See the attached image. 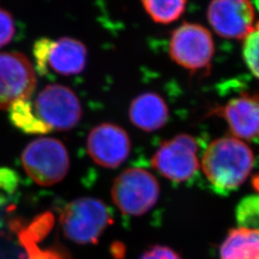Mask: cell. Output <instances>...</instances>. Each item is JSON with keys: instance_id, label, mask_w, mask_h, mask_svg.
I'll return each mask as SVG.
<instances>
[{"instance_id": "obj_1", "label": "cell", "mask_w": 259, "mask_h": 259, "mask_svg": "<svg viewBox=\"0 0 259 259\" xmlns=\"http://www.w3.org/2000/svg\"><path fill=\"white\" fill-rule=\"evenodd\" d=\"M254 164L251 149L237 138H221L212 141L204 152L202 167L213 187L222 192L243 185Z\"/></svg>"}, {"instance_id": "obj_2", "label": "cell", "mask_w": 259, "mask_h": 259, "mask_svg": "<svg viewBox=\"0 0 259 259\" xmlns=\"http://www.w3.org/2000/svg\"><path fill=\"white\" fill-rule=\"evenodd\" d=\"M112 219L107 204L96 198H79L65 205L60 223L65 237L76 244L97 243Z\"/></svg>"}, {"instance_id": "obj_3", "label": "cell", "mask_w": 259, "mask_h": 259, "mask_svg": "<svg viewBox=\"0 0 259 259\" xmlns=\"http://www.w3.org/2000/svg\"><path fill=\"white\" fill-rule=\"evenodd\" d=\"M28 176L36 184L51 186L63 181L70 167V158L64 143L52 138L30 142L21 155Z\"/></svg>"}, {"instance_id": "obj_4", "label": "cell", "mask_w": 259, "mask_h": 259, "mask_svg": "<svg viewBox=\"0 0 259 259\" xmlns=\"http://www.w3.org/2000/svg\"><path fill=\"white\" fill-rule=\"evenodd\" d=\"M159 192V185L152 173L142 168H129L115 179L111 199L123 214L141 216L156 205Z\"/></svg>"}, {"instance_id": "obj_5", "label": "cell", "mask_w": 259, "mask_h": 259, "mask_svg": "<svg viewBox=\"0 0 259 259\" xmlns=\"http://www.w3.org/2000/svg\"><path fill=\"white\" fill-rule=\"evenodd\" d=\"M169 53L175 63L192 72L208 69L214 54L211 34L200 24L184 23L172 33Z\"/></svg>"}, {"instance_id": "obj_6", "label": "cell", "mask_w": 259, "mask_h": 259, "mask_svg": "<svg viewBox=\"0 0 259 259\" xmlns=\"http://www.w3.org/2000/svg\"><path fill=\"white\" fill-rule=\"evenodd\" d=\"M37 117L51 131L72 129L82 117V107L72 90L62 84H49L36 98Z\"/></svg>"}, {"instance_id": "obj_7", "label": "cell", "mask_w": 259, "mask_h": 259, "mask_svg": "<svg viewBox=\"0 0 259 259\" xmlns=\"http://www.w3.org/2000/svg\"><path fill=\"white\" fill-rule=\"evenodd\" d=\"M152 165L170 181H188L199 169L196 139L184 134L164 141L153 156Z\"/></svg>"}, {"instance_id": "obj_8", "label": "cell", "mask_w": 259, "mask_h": 259, "mask_svg": "<svg viewBox=\"0 0 259 259\" xmlns=\"http://www.w3.org/2000/svg\"><path fill=\"white\" fill-rule=\"evenodd\" d=\"M37 85L32 64L20 53H0V110L18 100H29Z\"/></svg>"}, {"instance_id": "obj_9", "label": "cell", "mask_w": 259, "mask_h": 259, "mask_svg": "<svg viewBox=\"0 0 259 259\" xmlns=\"http://www.w3.org/2000/svg\"><path fill=\"white\" fill-rule=\"evenodd\" d=\"M254 9L250 0H212L207 19L217 35L243 39L254 27Z\"/></svg>"}, {"instance_id": "obj_10", "label": "cell", "mask_w": 259, "mask_h": 259, "mask_svg": "<svg viewBox=\"0 0 259 259\" xmlns=\"http://www.w3.org/2000/svg\"><path fill=\"white\" fill-rule=\"evenodd\" d=\"M88 153L93 161L105 168L120 166L131 152V140L126 131L111 123L94 127L87 141Z\"/></svg>"}, {"instance_id": "obj_11", "label": "cell", "mask_w": 259, "mask_h": 259, "mask_svg": "<svg viewBox=\"0 0 259 259\" xmlns=\"http://www.w3.org/2000/svg\"><path fill=\"white\" fill-rule=\"evenodd\" d=\"M210 114L224 118L237 139L259 138V93H243L213 109Z\"/></svg>"}, {"instance_id": "obj_12", "label": "cell", "mask_w": 259, "mask_h": 259, "mask_svg": "<svg viewBox=\"0 0 259 259\" xmlns=\"http://www.w3.org/2000/svg\"><path fill=\"white\" fill-rule=\"evenodd\" d=\"M87 63V48L83 42L72 37H61L53 41L49 58L48 68L60 75L81 73Z\"/></svg>"}, {"instance_id": "obj_13", "label": "cell", "mask_w": 259, "mask_h": 259, "mask_svg": "<svg viewBox=\"0 0 259 259\" xmlns=\"http://www.w3.org/2000/svg\"><path fill=\"white\" fill-rule=\"evenodd\" d=\"M129 115L136 127L146 132H153L165 125L169 111L166 103L158 94L145 93L132 102Z\"/></svg>"}, {"instance_id": "obj_14", "label": "cell", "mask_w": 259, "mask_h": 259, "mask_svg": "<svg viewBox=\"0 0 259 259\" xmlns=\"http://www.w3.org/2000/svg\"><path fill=\"white\" fill-rule=\"evenodd\" d=\"M220 259H259V230L238 227L227 234L219 250Z\"/></svg>"}, {"instance_id": "obj_15", "label": "cell", "mask_w": 259, "mask_h": 259, "mask_svg": "<svg viewBox=\"0 0 259 259\" xmlns=\"http://www.w3.org/2000/svg\"><path fill=\"white\" fill-rule=\"evenodd\" d=\"M9 110L12 123L24 133L44 135L51 132L50 128L37 117L29 100H18L11 105Z\"/></svg>"}, {"instance_id": "obj_16", "label": "cell", "mask_w": 259, "mask_h": 259, "mask_svg": "<svg viewBox=\"0 0 259 259\" xmlns=\"http://www.w3.org/2000/svg\"><path fill=\"white\" fill-rule=\"evenodd\" d=\"M141 2L154 21L169 24L182 17L187 0H141Z\"/></svg>"}, {"instance_id": "obj_17", "label": "cell", "mask_w": 259, "mask_h": 259, "mask_svg": "<svg viewBox=\"0 0 259 259\" xmlns=\"http://www.w3.org/2000/svg\"><path fill=\"white\" fill-rule=\"evenodd\" d=\"M239 227L259 230V194L243 198L236 207Z\"/></svg>"}, {"instance_id": "obj_18", "label": "cell", "mask_w": 259, "mask_h": 259, "mask_svg": "<svg viewBox=\"0 0 259 259\" xmlns=\"http://www.w3.org/2000/svg\"><path fill=\"white\" fill-rule=\"evenodd\" d=\"M243 57L251 73L259 80V19L250 34L244 38Z\"/></svg>"}, {"instance_id": "obj_19", "label": "cell", "mask_w": 259, "mask_h": 259, "mask_svg": "<svg viewBox=\"0 0 259 259\" xmlns=\"http://www.w3.org/2000/svg\"><path fill=\"white\" fill-rule=\"evenodd\" d=\"M18 174L5 167H0V206L9 204L19 190Z\"/></svg>"}, {"instance_id": "obj_20", "label": "cell", "mask_w": 259, "mask_h": 259, "mask_svg": "<svg viewBox=\"0 0 259 259\" xmlns=\"http://www.w3.org/2000/svg\"><path fill=\"white\" fill-rule=\"evenodd\" d=\"M52 45V39L42 37L36 41L33 48L37 71L40 75H46L48 71V58Z\"/></svg>"}, {"instance_id": "obj_21", "label": "cell", "mask_w": 259, "mask_h": 259, "mask_svg": "<svg viewBox=\"0 0 259 259\" xmlns=\"http://www.w3.org/2000/svg\"><path fill=\"white\" fill-rule=\"evenodd\" d=\"M15 35V23L8 12L0 9V47L8 45Z\"/></svg>"}, {"instance_id": "obj_22", "label": "cell", "mask_w": 259, "mask_h": 259, "mask_svg": "<svg viewBox=\"0 0 259 259\" xmlns=\"http://www.w3.org/2000/svg\"><path fill=\"white\" fill-rule=\"evenodd\" d=\"M139 259H183L181 255L169 247L156 245L145 250Z\"/></svg>"}, {"instance_id": "obj_23", "label": "cell", "mask_w": 259, "mask_h": 259, "mask_svg": "<svg viewBox=\"0 0 259 259\" xmlns=\"http://www.w3.org/2000/svg\"><path fill=\"white\" fill-rule=\"evenodd\" d=\"M252 185H253L254 189H256V190L258 191L259 193V177H257L256 179H254V180H253V183H252Z\"/></svg>"}]
</instances>
